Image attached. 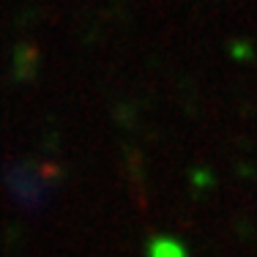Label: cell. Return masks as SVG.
<instances>
[{
    "label": "cell",
    "instance_id": "cell-2",
    "mask_svg": "<svg viewBox=\"0 0 257 257\" xmlns=\"http://www.w3.org/2000/svg\"><path fill=\"white\" fill-rule=\"evenodd\" d=\"M151 257H183V249L173 241H156L151 246Z\"/></svg>",
    "mask_w": 257,
    "mask_h": 257
},
{
    "label": "cell",
    "instance_id": "cell-1",
    "mask_svg": "<svg viewBox=\"0 0 257 257\" xmlns=\"http://www.w3.org/2000/svg\"><path fill=\"white\" fill-rule=\"evenodd\" d=\"M11 189L17 192V197L22 203H36L44 194V178H41V170H28L22 167L17 178H11Z\"/></svg>",
    "mask_w": 257,
    "mask_h": 257
}]
</instances>
